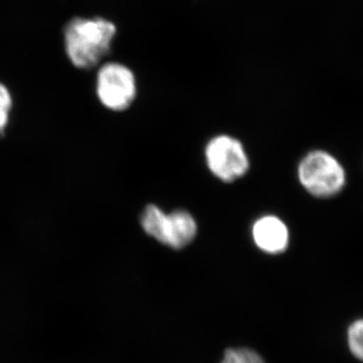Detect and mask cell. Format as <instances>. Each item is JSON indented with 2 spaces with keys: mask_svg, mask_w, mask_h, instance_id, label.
Here are the masks:
<instances>
[{
  "mask_svg": "<svg viewBox=\"0 0 363 363\" xmlns=\"http://www.w3.org/2000/svg\"><path fill=\"white\" fill-rule=\"evenodd\" d=\"M116 26L104 18L72 20L65 28V47L71 63L79 69L98 65L108 54Z\"/></svg>",
  "mask_w": 363,
  "mask_h": 363,
  "instance_id": "6da1fadb",
  "label": "cell"
},
{
  "mask_svg": "<svg viewBox=\"0 0 363 363\" xmlns=\"http://www.w3.org/2000/svg\"><path fill=\"white\" fill-rule=\"evenodd\" d=\"M298 176L303 187L315 197L338 194L345 185V172L340 162L323 150L310 152L301 161Z\"/></svg>",
  "mask_w": 363,
  "mask_h": 363,
  "instance_id": "7a4b0ae2",
  "label": "cell"
},
{
  "mask_svg": "<svg viewBox=\"0 0 363 363\" xmlns=\"http://www.w3.org/2000/svg\"><path fill=\"white\" fill-rule=\"evenodd\" d=\"M205 161L215 178L233 183L242 178L250 169V159L242 143L233 136H214L205 147Z\"/></svg>",
  "mask_w": 363,
  "mask_h": 363,
  "instance_id": "3957f363",
  "label": "cell"
},
{
  "mask_svg": "<svg viewBox=\"0 0 363 363\" xmlns=\"http://www.w3.org/2000/svg\"><path fill=\"white\" fill-rule=\"evenodd\" d=\"M96 94L100 104L108 111H126L138 94L135 74L123 64L116 62L104 64L98 71Z\"/></svg>",
  "mask_w": 363,
  "mask_h": 363,
  "instance_id": "277c9868",
  "label": "cell"
},
{
  "mask_svg": "<svg viewBox=\"0 0 363 363\" xmlns=\"http://www.w3.org/2000/svg\"><path fill=\"white\" fill-rule=\"evenodd\" d=\"M252 234L257 248L269 255L285 252L290 240L285 222L274 215H266L257 219L253 223Z\"/></svg>",
  "mask_w": 363,
  "mask_h": 363,
  "instance_id": "5b68a950",
  "label": "cell"
},
{
  "mask_svg": "<svg viewBox=\"0 0 363 363\" xmlns=\"http://www.w3.org/2000/svg\"><path fill=\"white\" fill-rule=\"evenodd\" d=\"M197 233V222L190 212L174 210L171 213H166L160 243L173 250H182L195 240Z\"/></svg>",
  "mask_w": 363,
  "mask_h": 363,
  "instance_id": "8992f818",
  "label": "cell"
},
{
  "mask_svg": "<svg viewBox=\"0 0 363 363\" xmlns=\"http://www.w3.org/2000/svg\"><path fill=\"white\" fill-rule=\"evenodd\" d=\"M166 212L155 204H149L140 216V225L147 235L157 241L161 240L162 224Z\"/></svg>",
  "mask_w": 363,
  "mask_h": 363,
  "instance_id": "52a82bcc",
  "label": "cell"
},
{
  "mask_svg": "<svg viewBox=\"0 0 363 363\" xmlns=\"http://www.w3.org/2000/svg\"><path fill=\"white\" fill-rule=\"evenodd\" d=\"M221 363H266L255 351L247 348L228 350Z\"/></svg>",
  "mask_w": 363,
  "mask_h": 363,
  "instance_id": "ba28073f",
  "label": "cell"
},
{
  "mask_svg": "<svg viewBox=\"0 0 363 363\" xmlns=\"http://www.w3.org/2000/svg\"><path fill=\"white\" fill-rule=\"evenodd\" d=\"M13 96L6 85L0 83V135L6 130L13 108Z\"/></svg>",
  "mask_w": 363,
  "mask_h": 363,
  "instance_id": "9c48e42d",
  "label": "cell"
},
{
  "mask_svg": "<svg viewBox=\"0 0 363 363\" xmlns=\"http://www.w3.org/2000/svg\"><path fill=\"white\" fill-rule=\"evenodd\" d=\"M348 343L353 355L363 362V319L351 325L348 331Z\"/></svg>",
  "mask_w": 363,
  "mask_h": 363,
  "instance_id": "30bf717a",
  "label": "cell"
}]
</instances>
